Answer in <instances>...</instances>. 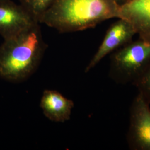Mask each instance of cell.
I'll return each instance as SVG.
<instances>
[{"label":"cell","instance_id":"7a4b0ae2","mask_svg":"<svg viewBox=\"0 0 150 150\" xmlns=\"http://www.w3.org/2000/svg\"><path fill=\"white\" fill-rule=\"evenodd\" d=\"M116 0H56L39 19L60 33L83 31L117 18Z\"/></svg>","mask_w":150,"mask_h":150},{"label":"cell","instance_id":"ba28073f","mask_svg":"<svg viewBox=\"0 0 150 150\" xmlns=\"http://www.w3.org/2000/svg\"><path fill=\"white\" fill-rule=\"evenodd\" d=\"M40 106L44 115L50 121L64 122L70 120L74 102L56 90L43 91Z\"/></svg>","mask_w":150,"mask_h":150},{"label":"cell","instance_id":"3957f363","mask_svg":"<svg viewBox=\"0 0 150 150\" xmlns=\"http://www.w3.org/2000/svg\"><path fill=\"white\" fill-rule=\"evenodd\" d=\"M150 64V40L139 38L113 52L109 76L118 84L132 85Z\"/></svg>","mask_w":150,"mask_h":150},{"label":"cell","instance_id":"8992f818","mask_svg":"<svg viewBox=\"0 0 150 150\" xmlns=\"http://www.w3.org/2000/svg\"><path fill=\"white\" fill-rule=\"evenodd\" d=\"M136 34L134 28L129 22L119 18L107 30L102 43L86 66L85 72L93 69L108 54L131 42Z\"/></svg>","mask_w":150,"mask_h":150},{"label":"cell","instance_id":"5b68a950","mask_svg":"<svg viewBox=\"0 0 150 150\" xmlns=\"http://www.w3.org/2000/svg\"><path fill=\"white\" fill-rule=\"evenodd\" d=\"M40 23L20 4L11 0H0V35L6 39Z\"/></svg>","mask_w":150,"mask_h":150},{"label":"cell","instance_id":"30bf717a","mask_svg":"<svg viewBox=\"0 0 150 150\" xmlns=\"http://www.w3.org/2000/svg\"><path fill=\"white\" fill-rule=\"evenodd\" d=\"M146 102L150 105V64L132 84Z\"/></svg>","mask_w":150,"mask_h":150},{"label":"cell","instance_id":"6da1fadb","mask_svg":"<svg viewBox=\"0 0 150 150\" xmlns=\"http://www.w3.org/2000/svg\"><path fill=\"white\" fill-rule=\"evenodd\" d=\"M47 47L40 23L4 39L0 45V78L12 83L27 80L38 70Z\"/></svg>","mask_w":150,"mask_h":150},{"label":"cell","instance_id":"9c48e42d","mask_svg":"<svg viewBox=\"0 0 150 150\" xmlns=\"http://www.w3.org/2000/svg\"><path fill=\"white\" fill-rule=\"evenodd\" d=\"M56 0H20L21 5L38 22Z\"/></svg>","mask_w":150,"mask_h":150},{"label":"cell","instance_id":"277c9868","mask_svg":"<svg viewBox=\"0 0 150 150\" xmlns=\"http://www.w3.org/2000/svg\"><path fill=\"white\" fill-rule=\"evenodd\" d=\"M126 139L131 150H150V105L139 94L129 109Z\"/></svg>","mask_w":150,"mask_h":150},{"label":"cell","instance_id":"52a82bcc","mask_svg":"<svg viewBox=\"0 0 150 150\" xmlns=\"http://www.w3.org/2000/svg\"><path fill=\"white\" fill-rule=\"evenodd\" d=\"M117 18L129 22L139 38L150 40V0H129L120 5Z\"/></svg>","mask_w":150,"mask_h":150},{"label":"cell","instance_id":"8fae6325","mask_svg":"<svg viewBox=\"0 0 150 150\" xmlns=\"http://www.w3.org/2000/svg\"><path fill=\"white\" fill-rule=\"evenodd\" d=\"M116 2L118 3V4L119 5H121L123 4L124 3H125L126 2H127V1H129V0H116Z\"/></svg>","mask_w":150,"mask_h":150}]
</instances>
